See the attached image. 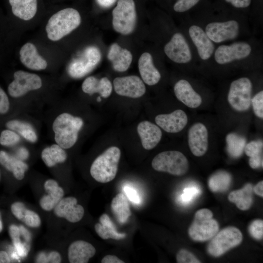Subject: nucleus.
<instances>
[{"label": "nucleus", "mask_w": 263, "mask_h": 263, "mask_svg": "<svg viewBox=\"0 0 263 263\" xmlns=\"http://www.w3.org/2000/svg\"><path fill=\"white\" fill-rule=\"evenodd\" d=\"M189 15L216 45L253 36L248 16L218 7L210 1Z\"/></svg>", "instance_id": "obj_1"}, {"label": "nucleus", "mask_w": 263, "mask_h": 263, "mask_svg": "<svg viewBox=\"0 0 263 263\" xmlns=\"http://www.w3.org/2000/svg\"><path fill=\"white\" fill-rule=\"evenodd\" d=\"M263 61L262 40L254 36L216 46L209 67L258 68Z\"/></svg>", "instance_id": "obj_2"}, {"label": "nucleus", "mask_w": 263, "mask_h": 263, "mask_svg": "<svg viewBox=\"0 0 263 263\" xmlns=\"http://www.w3.org/2000/svg\"><path fill=\"white\" fill-rule=\"evenodd\" d=\"M181 29L192 47L198 64L209 67L217 45L208 38L202 26L189 15L182 18Z\"/></svg>", "instance_id": "obj_3"}, {"label": "nucleus", "mask_w": 263, "mask_h": 263, "mask_svg": "<svg viewBox=\"0 0 263 263\" xmlns=\"http://www.w3.org/2000/svg\"><path fill=\"white\" fill-rule=\"evenodd\" d=\"M81 20L79 12L74 8L59 10L53 15L47 23V36L52 41H58L77 28Z\"/></svg>", "instance_id": "obj_4"}, {"label": "nucleus", "mask_w": 263, "mask_h": 263, "mask_svg": "<svg viewBox=\"0 0 263 263\" xmlns=\"http://www.w3.org/2000/svg\"><path fill=\"white\" fill-rule=\"evenodd\" d=\"M83 124L82 119L79 117L66 113L59 115L53 124L57 144L65 149L73 147L77 141L78 132Z\"/></svg>", "instance_id": "obj_5"}, {"label": "nucleus", "mask_w": 263, "mask_h": 263, "mask_svg": "<svg viewBox=\"0 0 263 263\" xmlns=\"http://www.w3.org/2000/svg\"><path fill=\"white\" fill-rule=\"evenodd\" d=\"M121 152L117 147H111L99 155L92 163L90 173L93 178L101 183H106L115 177Z\"/></svg>", "instance_id": "obj_6"}, {"label": "nucleus", "mask_w": 263, "mask_h": 263, "mask_svg": "<svg viewBox=\"0 0 263 263\" xmlns=\"http://www.w3.org/2000/svg\"><path fill=\"white\" fill-rule=\"evenodd\" d=\"M253 84L247 76H241L231 82L227 93V101L238 112L247 111L251 106Z\"/></svg>", "instance_id": "obj_7"}, {"label": "nucleus", "mask_w": 263, "mask_h": 263, "mask_svg": "<svg viewBox=\"0 0 263 263\" xmlns=\"http://www.w3.org/2000/svg\"><path fill=\"white\" fill-rule=\"evenodd\" d=\"M151 166L156 171L181 176L187 172L188 162L182 152L177 150H168L156 155L151 162Z\"/></svg>", "instance_id": "obj_8"}, {"label": "nucleus", "mask_w": 263, "mask_h": 263, "mask_svg": "<svg viewBox=\"0 0 263 263\" xmlns=\"http://www.w3.org/2000/svg\"><path fill=\"white\" fill-rule=\"evenodd\" d=\"M213 213L207 208L196 211L188 229V234L194 241L204 242L213 238L218 232L219 224L212 218Z\"/></svg>", "instance_id": "obj_9"}, {"label": "nucleus", "mask_w": 263, "mask_h": 263, "mask_svg": "<svg viewBox=\"0 0 263 263\" xmlns=\"http://www.w3.org/2000/svg\"><path fill=\"white\" fill-rule=\"evenodd\" d=\"M113 26L118 33L127 35L134 30L136 13L133 0H118L113 12Z\"/></svg>", "instance_id": "obj_10"}, {"label": "nucleus", "mask_w": 263, "mask_h": 263, "mask_svg": "<svg viewBox=\"0 0 263 263\" xmlns=\"http://www.w3.org/2000/svg\"><path fill=\"white\" fill-rule=\"evenodd\" d=\"M242 240V233L238 228L227 227L213 237L207 246V252L212 256L219 257L238 245Z\"/></svg>", "instance_id": "obj_11"}, {"label": "nucleus", "mask_w": 263, "mask_h": 263, "mask_svg": "<svg viewBox=\"0 0 263 263\" xmlns=\"http://www.w3.org/2000/svg\"><path fill=\"white\" fill-rule=\"evenodd\" d=\"M100 50L94 46L87 47L81 56L73 60L68 68L69 75L75 78L82 77L91 72L100 62Z\"/></svg>", "instance_id": "obj_12"}, {"label": "nucleus", "mask_w": 263, "mask_h": 263, "mask_svg": "<svg viewBox=\"0 0 263 263\" xmlns=\"http://www.w3.org/2000/svg\"><path fill=\"white\" fill-rule=\"evenodd\" d=\"M13 76L14 80L8 86V94L13 97L21 96L42 86L41 78L35 74L18 70L14 73Z\"/></svg>", "instance_id": "obj_13"}, {"label": "nucleus", "mask_w": 263, "mask_h": 263, "mask_svg": "<svg viewBox=\"0 0 263 263\" xmlns=\"http://www.w3.org/2000/svg\"><path fill=\"white\" fill-rule=\"evenodd\" d=\"M115 92L119 95L131 98H138L146 92L143 81L137 76L118 77L113 81Z\"/></svg>", "instance_id": "obj_14"}, {"label": "nucleus", "mask_w": 263, "mask_h": 263, "mask_svg": "<svg viewBox=\"0 0 263 263\" xmlns=\"http://www.w3.org/2000/svg\"><path fill=\"white\" fill-rule=\"evenodd\" d=\"M188 144L192 153L197 157L204 155L208 149V131L202 123L194 124L188 132Z\"/></svg>", "instance_id": "obj_15"}, {"label": "nucleus", "mask_w": 263, "mask_h": 263, "mask_svg": "<svg viewBox=\"0 0 263 263\" xmlns=\"http://www.w3.org/2000/svg\"><path fill=\"white\" fill-rule=\"evenodd\" d=\"M173 91L176 98L189 108H196L202 103L201 95L187 79L178 80L174 85Z\"/></svg>", "instance_id": "obj_16"}, {"label": "nucleus", "mask_w": 263, "mask_h": 263, "mask_svg": "<svg viewBox=\"0 0 263 263\" xmlns=\"http://www.w3.org/2000/svg\"><path fill=\"white\" fill-rule=\"evenodd\" d=\"M54 213L59 217L64 218L71 223L80 221L84 214L83 207L77 204V199L74 197L62 198L54 207Z\"/></svg>", "instance_id": "obj_17"}, {"label": "nucleus", "mask_w": 263, "mask_h": 263, "mask_svg": "<svg viewBox=\"0 0 263 263\" xmlns=\"http://www.w3.org/2000/svg\"><path fill=\"white\" fill-rule=\"evenodd\" d=\"M157 125L169 133H177L186 126L188 121V116L182 110H176L170 113L161 114L155 118Z\"/></svg>", "instance_id": "obj_18"}, {"label": "nucleus", "mask_w": 263, "mask_h": 263, "mask_svg": "<svg viewBox=\"0 0 263 263\" xmlns=\"http://www.w3.org/2000/svg\"><path fill=\"white\" fill-rule=\"evenodd\" d=\"M19 54L20 62L29 69L40 71L47 67L46 60L39 55L35 45L31 42L24 44L20 49Z\"/></svg>", "instance_id": "obj_19"}, {"label": "nucleus", "mask_w": 263, "mask_h": 263, "mask_svg": "<svg viewBox=\"0 0 263 263\" xmlns=\"http://www.w3.org/2000/svg\"><path fill=\"white\" fill-rule=\"evenodd\" d=\"M137 132L143 147L147 150L155 147L160 141L162 136V131L159 127L148 121L139 123Z\"/></svg>", "instance_id": "obj_20"}, {"label": "nucleus", "mask_w": 263, "mask_h": 263, "mask_svg": "<svg viewBox=\"0 0 263 263\" xmlns=\"http://www.w3.org/2000/svg\"><path fill=\"white\" fill-rule=\"evenodd\" d=\"M138 68L142 80L147 85L153 86L160 81L161 75L155 66L150 53L145 52L141 55L138 60Z\"/></svg>", "instance_id": "obj_21"}, {"label": "nucleus", "mask_w": 263, "mask_h": 263, "mask_svg": "<svg viewBox=\"0 0 263 263\" xmlns=\"http://www.w3.org/2000/svg\"><path fill=\"white\" fill-rule=\"evenodd\" d=\"M95 247L90 243L82 240L73 242L68 250L71 263H87L95 254Z\"/></svg>", "instance_id": "obj_22"}, {"label": "nucleus", "mask_w": 263, "mask_h": 263, "mask_svg": "<svg viewBox=\"0 0 263 263\" xmlns=\"http://www.w3.org/2000/svg\"><path fill=\"white\" fill-rule=\"evenodd\" d=\"M107 57L112 62L113 69L119 72L126 71L129 68L132 59L131 53L116 43L111 45Z\"/></svg>", "instance_id": "obj_23"}, {"label": "nucleus", "mask_w": 263, "mask_h": 263, "mask_svg": "<svg viewBox=\"0 0 263 263\" xmlns=\"http://www.w3.org/2000/svg\"><path fill=\"white\" fill-rule=\"evenodd\" d=\"M44 187L48 193L41 197L39 201L41 207L44 210H52L59 201L62 198L64 190L54 180L49 179L46 181Z\"/></svg>", "instance_id": "obj_24"}, {"label": "nucleus", "mask_w": 263, "mask_h": 263, "mask_svg": "<svg viewBox=\"0 0 263 263\" xmlns=\"http://www.w3.org/2000/svg\"><path fill=\"white\" fill-rule=\"evenodd\" d=\"M82 90L90 95L98 93L104 97H109L112 92V85L109 79L103 77L99 79L94 76H89L83 81Z\"/></svg>", "instance_id": "obj_25"}, {"label": "nucleus", "mask_w": 263, "mask_h": 263, "mask_svg": "<svg viewBox=\"0 0 263 263\" xmlns=\"http://www.w3.org/2000/svg\"><path fill=\"white\" fill-rule=\"evenodd\" d=\"M12 13L16 17L29 20L36 15L38 9L37 0H8Z\"/></svg>", "instance_id": "obj_26"}, {"label": "nucleus", "mask_w": 263, "mask_h": 263, "mask_svg": "<svg viewBox=\"0 0 263 263\" xmlns=\"http://www.w3.org/2000/svg\"><path fill=\"white\" fill-rule=\"evenodd\" d=\"M94 229L97 234L104 240L112 239L119 240L126 237L125 233L117 231L115 225L106 213H103L100 217L99 223L95 225Z\"/></svg>", "instance_id": "obj_27"}, {"label": "nucleus", "mask_w": 263, "mask_h": 263, "mask_svg": "<svg viewBox=\"0 0 263 263\" xmlns=\"http://www.w3.org/2000/svg\"><path fill=\"white\" fill-rule=\"evenodd\" d=\"M253 187L250 184H246L243 188L231 192L228 197V200L236 205L242 210L248 209L253 202Z\"/></svg>", "instance_id": "obj_28"}, {"label": "nucleus", "mask_w": 263, "mask_h": 263, "mask_svg": "<svg viewBox=\"0 0 263 263\" xmlns=\"http://www.w3.org/2000/svg\"><path fill=\"white\" fill-rule=\"evenodd\" d=\"M111 207L115 218L121 224L126 223L131 216L132 213L128 199L123 193H118L113 199Z\"/></svg>", "instance_id": "obj_29"}, {"label": "nucleus", "mask_w": 263, "mask_h": 263, "mask_svg": "<svg viewBox=\"0 0 263 263\" xmlns=\"http://www.w3.org/2000/svg\"><path fill=\"white\" fill-rule=\"evenodd\" d=\"M0 164L8 170L11 171L14 177L19 180L24 178L25 172L28 168L26 163L2 150L0 151Z\"/></svg>", "instance_id": "obj_30"}, {"label": "nucleus", "mask_w": 263, "mask_h": 263, "mask_svg": "<svg viewBox=\"0 0 263 263\" xmlns=\"http://www.w3.org/2000/svg\"><path fill=\"white\" fill-rule=\"evenodd\" d=\"M212 3L218 7L240 13L249 18L252 0H216Z\"/></svg>", "instance_id": "obj_31"}, {"label": "nucleus", "mask_w": 263, "mask_h": 263, "mask_svg": "<svg viewBox=\"0 0 263 263\" xmlns=\"http://www.w3.org/2000/svg\"><path fill=\"white\" fill-rule=\"evenodd\" d=\"M41 158L47 166L52 167L57 163L64 162L67 159V154L58 144H53L42 150Z\"/></svg>", "instance_id": "obj_32"}, {"label": "nucleus", "mask_w": 263, "mask_h": 263, "mask_svg": "<svg viewBox=\"0 0 263 263\" xmlns=\"http://www.w3.org/2000/svg\"><path fill=\"white\" fill-rule=\"evenodd\" d=\"M209 0H176L172 5L173 11L183 17L189 15L207 3Z\"/></svg>", "instance_id": "obj_33"}, {"label": "nucleus", "mask_w": 263, "mask_h": 263, "mask_svg": "<svg viewBox=\"0 0 263 263\" xmlns=\"http://www.w3.org/2000/svg\"><path fill=\"white\" fill-rule=\"evenodd\" d=\"M231 177L227 172L220 171L213 174L209 179V189L214 192H222L229 188Z\"/></svg>", "instance_id": "obj_34"}, {"label": "nucleus", "mask_w": 263, "mask_h": 263, "mask_svg": "<svg viewBox=\"0 0 263 263\" xmlns=\"http://www.w3.org/2000/svg\"><path fill=\"white\" fill-rule=\"evenodd\" d=\"M6 127L10 130L18 132L27 140L35 142L37 140V135L32 126L22 121L17 120H10L6 124Z\"/></svg>", "instance_id": "obj_35"}, {"label": "nucleus", "mask_w": 263, "mask_h": 263, "mask_svg": "<svg viewBox=\"0 0 263 263\" xmlns=\"http://www.w3.org/2000/svg\"><path fill=\"white\" fill-rule=\"evenodd\" d=\"M226 141L229 154L234 158L240 156L245 147V139L235 133H230L227 135Z\"/></svg>", "instance_id": "obj_36"}, {"label": "nucleus", "mask_w": 263, "mask_h": 263, "mask_svg": "<svg viewBox=\"0 0 263 263\" xmlns=\"http://www.w3.org/2000/svg\"><path fill=\"white\" fill-rule=\"evenodd\" d=\"M249 20L254 31L263 25V0H252Z\"/></svg>", "instance_id": "obj_37"}, {"label": "nucleus", "mask_w": 263, "mask_h": 263, "mask_svg": "<svg viewBox=\"0 0 263 263\" xmlns=\"http://www.w3.org/2000/svg\"><path fill=\"white\" fill-rule=\"evenodd\" d=\"M201 192V189L198 186L190 185L184 188L183 193L180 197V202L182 205L188 206L190 204Z\"/></svg>", "instance_id": "obj_38"}, {"label": "nucleus", "mask_w": 263, "mask_h": 263, "mask_svg": "<svg viewBox=\"0 0 263 263\" xmlns=\"http://www.w3.org/2000/svg\"><path fill=\"white\" fill-rule=\"evenodd\" d=\"M20 140L19 136L15 132L5 130L0 135V144L2 146H12L17 144Z\"/></svg>", "instance_id": "obj_39"}, {"label": "nucleus", "mask_w": 263, "mask_h": 263, "mask_svg": "<svg viewBox=\"0 0 263 263\" xmlns=\"http://www.w3.org/2000/svg\"><path fill=\"white\" fill-rule=\"evenodd\" d=\"M251 105L253 107L256 116L260 118H263V91L262 90L256 93L251 100Z\"/></svg>", "instance_id": "obj_40"}, {"label": "nucleus", "mask_w": 263, "mask_h": 263, "mask_svg": "<svg viewBox=\"0 0 263 263\" xmlns=\"http://www.w3.org/2000/svg\"><path fill=\"white\" fill-rule=\"evenodd\" d=\"M61 258L60 254L56 251H53L46 254L45 252L39 253L36 257V263H59L61 262Z\"/></svg>", "instance_id": "obj_41"}, {"label": "nucleus", "mask_w": 263, "mask_h": 263, "mask_svg": "<svg viewBox=\"0 0 263 263\" xmlns=\"http://www.w3.org/2000/svg\"><path fill=\"white\" fill-rule=\"evenodd\" d=\"M263 144L262 141H251L244 147V151L248 157L262 153Z\"/></svg>", "instance_id": "obj_42"}, {"label": "nucleus", "mask_w": 263, "mask_h": 263, "mask_svg": "<svg viewBox=\"0 0 263 263\" xmlns=\"http://www.w3.org/2000/svg\"><path fill=\"white\" fill-rule=\"evenodd\" d=\"M250 235L256 240H261L263 236V221L257 219L253 221L249 226Z\"/></svg>", "instance_id": "obj_43"}, {"label": "nucleus", "mask_w": 263, "mask_h": 263, "mask_svg": "<svg viewBox=\"0 0 263 263\" xmlns=\"http://www.w3.org/2000/svg\"><path fill=\"white\" fill-rule=\"evenodd\" d=\"M176 261L178 263H200L201 262L195 256L184 249L180 250L176 254Z\"/></svg>", "instance_id": "obj_44"}, {"label": "nucleus", "mask_w": 263, "mask_h": 263, "mask_svg": "<svg viewBox=\"0 0 263 263\" xmlns=\"http://www.w3.org/2000/svg\"><path fill=\"white\" fill-rule=\"evenodd\" d=\"M22 221L27 226L31 227H38L41 224L39 215L35 212L27 209Z\"/></svg>", "instance_id": "obj_45"}, {"label": "nucleus", "mask_w": 263, "mask_h": 263, "mask_svg": "<svg viewBox=\"0 0 263 263\" xmlns=\"http://www.w3.org/2000/svg\"><path fill=\"white\" fill-rule=\"evenodd\" d=\"M11 210L18 219L22 221L27 210L23 203L20 202L13 203L11 206Z\"/></svg>", "instance_id": "obj_46"}, {"label": "nucleus", "mask_w": 263, "mask_h": 263, "mask_svg": "<svg viewBox=\"0 0 263 263\" xmlns=\"http://www.w3.org/2000/svg\"><path fill=\"white\" fill-rule=\"evenodd\" d=\"M9 108V101L7 94L0 87V113L4 114Z\"/></svg>", "instance_id": "obj_47"}, {"label": "nucleus", "mask_w": 263, "mask_h": 263, "mask_svg": "<svg viewBox=\"0 0 263 263\" xmlns=\"http://www.w3.org/2000/svg\"><path fill=\"white\" fill-rule=\"evenodd\" d=\"M124 190L131 201L135 204H139L141 202L140 197L134 188L126 186L124 187Z\"/></svg>", "instance_id": "obj_48"}, {"label": "nucleus", "mask_w": 263, "mask_h": 263, "mask_svg": "<svg viewBox=\"0 0 263 263\" xmlns=\"http://www.w3.org/2000/svg\"><path fill=\"white\" fill-rule=\"evenodd\" d=\"M9 232L14 245L21 243L19 227L15 225H12L9 226Z\"/></svg>", "instance_id": "obj_49"}, {"label": "nucleus", "mask_w": 263, "mask_h": 263, "mask_svg": "<svg viewBox=\"0 0 263 263\" xmlns=\"http://www.w3.org/2000/svg\"><path fill=\"white\" fill-rule=\"evenodd\" d=\"M249 165L253 169L259 168L260 167H263L262 154H260L249 157Z\"/></svg>", "instance_id": "obj_50"}, {"label": "nucleus", "mask_w": 263, "mask_h": 263, "mask_svg": "<svg viewBox=\"0 0 263 263\" xmlns=\"http://www.w3.org/2000/svg\"><path fill=\"white\" fill-rule=\"evenodd\" d=\"M102 263H124L125 262L118 258L117 256L112 255H107L101 260Z\"/></svg>", "instance_id": "obj_51"}, {"label": "nucleus", "mask_w": 263, "mask_h": 263, "mask_svg": "<svg viewBox=\"0 0 263 263\" xmlns=\"http://www.w3.org/2000/svg\"><path fill=\"white\" fill-rule=\"evenodd\" d=\"M98 4L102 8H108L111 7L116 0H96Z\"/></svg>", "instance_id": "obj_52"}, {"label": "nucleus", "mask_w": 263, "mask_h": 263, "mask_svg": "<svg viewBox=\"0 0 263 263\" xmlns=\"http://www.w3.org/2000/svg\"><path fill=\"white\" fill-rule=\"evenodd\" d=\"M253 190L257 195L263 197V181H261L256 184V186L253 188Z\"/></svg>", "instance_id": "obj_53"}, {"label": "nucleus", "mask_w": 263, "mask_h": 263, "mask_svg": "<svg viewBox=\"0 0 263 263\" xmlns=\"http://www.w3.org/2000/svg\"><path fill=\"white\" fill-rule=\"evenodd\" d=\"M10 262V257L7 252L0 251V263H8Z\"/></svg>", "instance_id": "obj_54"}, {"label": "nucleus", "mask_w": 263, "mask_h": 263, "mask_svg": "<svg viewBox=\"0 0 263 263\" xmlns=\"http://www.w3.org/2000/svg\"><path fill=\"white\" fill-rule=\"evenodd\" d=\"M2 224L0 217V232L2 231Z\"/></svg>", "instance_id": "obj_55"}, {"label": "nucleus", "mask_w": 263, "mask_h": 263, "mask_svg": "<svg viewBox=\"0 0 263 263\" xmlns=\"http://www.w3.org/2000/svg\"><path fill=\"white\" fill-rule=\"evenodd\" d=\"M101 99L100 97H97V101L98 102H100V101H101Z\"/></svg>", "instance_id": "obj_56"}]
</instances>
